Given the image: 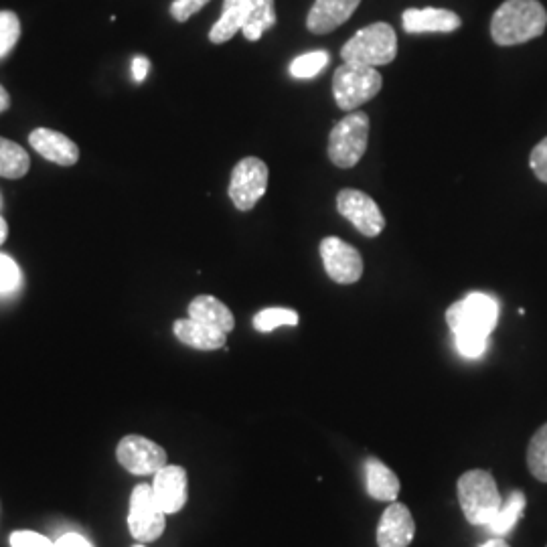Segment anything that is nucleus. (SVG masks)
<instances>
[{"label":"nucleus","mask_w":547,"mask_h":547,"mask_svg":"<svg viewBox=\"0 0 547 547\" xmlns=\"http://www.w3.org/2000/svg\"><path fill=\"white\" fill-rule=\"evenodd\" d=\"M499 321V302L485 292H471L446 310V323L460 355L477 359L487 351Z\"/></svg>","instance_id":"obj_1"},{"label":"nucleus","mask_w":547,"mask_h":547,"mask_svg":"<svg viewBox=\"0 0 547 547\" xmlns=\"http://www.w3.org/2000/svg\"><path fill=\"white\" fill-rule=\"evenodd\" d=\"M547 13L539 0H507L491 21V37L501 47L523 45L543 35Z\"/></svg>","instance_id":"obj_2"},{"label":"nucleus","mask_w":547,"mask_h":547,"mask_svg":"<svg viewBox=\"0 0 547 547\" xmlns=\"http://www.w3.org/2000/svg\"><path fill=\"white\" fill-rule=\"evenodd\" d=\"M458 503L468 523L487 527L491 519L499 513L503 497L497 489V483L489 471H468L458 479Z\"/></svg>","instance_id":"obj_3"},{"label":"nucleus","mask_w":547,"mask_h":547,"mask_svg":"<svg viewBox=\"0 0 547 547\" xmlns=\"http://www.w3.org/2000/svg\"><path fill=\"white\" fill-rule=\"evenodd\" d=\"M398 55V35L392 25L373 23L357 31L341 49V57L347 63H359L369 67L389 65Z\"/></svg>","instance_id":"obj_4"},{"label":"nucleus","mask_w":547,"mask_h":547,"mask_svg":"<svg viewBox=\"0 0 547 547\" xmlns=\"http://www.w3.org/2000/svg\"><path fill=\"white\" fill-rule=\"evenodd\" d=\"M383 86V77L377 67L343 61L333 75V96L337 108L355 112L359 106L373 100Z\"/></svg>","instance_id":"obj_5"},{"label":"nucleus","mask_w":547,"mask_h":547,"mask_svg":"<svg viewBox=\"0 0 547 547\" xmlns=\"http://www.w3.org/2000/svg\"><path fill=\"white\" fill-rule=\"evenodd\" d=\"M369 144V116L361 110L349 112L329 134V159L339 169H353Z\"/></svg>","instance_id":"obj_6"},{"label":"nucleus","mask_w":547,"mask_h":547,"mask_svg":"<svg viewBox=\"0 0 547 547\" xmlns=\"http://www.w3.org/2000/svg\"><path fill=\"white\" fill-rule=\"evenodd\" d=\"M167 513L156 503L152 485H138L130 497L128 529L138 543H152L163 535Z\"/></svg>","instance_id":"obj_7"},{"label":"nucleus","mask_w":547,"mask_h":547,"mask_svg":"<svg viewBox=\"0 0 547 547\" xmlns=\"http://www.w3.org/2000/svg\"><path fill=\"white\" fill-rule=\"evenodd\" d=\"M268 165L258 156H246L233 167L229 181V199L240 211H252L268 189Z\"/></svg>","instance_id":"obj_8"},{"label":"nucleus","mask_w":547,"mask_h":547,"mask_svg":"<svg viewBox=\"0 0 547 547\" xmlns=\"http://www.w3.org/2000/svg\"><path fill=\"white\" fill-rule=\"evenodd\" d=\"M116 458L122 468L136 477H146L159 473L167 466V452L161 444H156L144 436L128 434L120 440L116 448Z\"/></svg>","instance_id":"obj_9"},{"label":"nucleus","mask_w":547,"mask_h":547,"mask_svg":"<svg viewBox=\"0 0 547 547\" xmlns=\"http://www.w3.org/2000/svg\"><path fill=\"white\" fill-rule=\"evenodd\" d=\"M337 211L349 219L365 238H377L385 229V217L379 205L363 191L343 189L337 195Z\"/></svg>","instance_id":"obj_10"},{"label":"nucleus","mask_w":547,"mask_h":547,"mask_svg":"<svg viewBox=\"0 0 547 547\" xmlns=\"http://www.w3.org/2000/svg\"><path fill=\"white\" fill-rule=\"evenodd\" d=\"M325 270L329 278L337 284H355L363 276L361 254L341 238H325L319 246Z\"/></svg>","instance_id":"obj_11"},{"label":"nucleus","mask_w":547,"mask_h":547,"mask_svg":"<svg viewBox=\"0 0 547 547\" xmlns=\"http://www.w3.org/2000/svg\"><path fill=\"white\" fill-rule=\"evenodd\" d=\"M152 493L167 515L179 513L189 499V479L185 468L179 464L163 466L159 473H154Z\"/></svg>","instance_id":"obj_12"},{"label":"nucleus","mask_w":547,"mask_h":547,"mask_svg":"<svg viewBox=\"0 0 547 547\" xmlns=\"http://www.w3.org/2000/svg\"><path fill=\"white\" fill-rule=\"evenodd\" d=\"M416 535V523L404 503L394 501L389 505L377 525L379 547H408Z\"/></svg>","instance_id":"obj_13"},{"label":"nucleus","mask_w":547,"mask_h":547,"mask_svg":"<svg viewBox=\"0 0 547 547\" xmlns=\"http://www.w3.org/2000/svg\"><path fill=\"white\" fill-rule=\"evenodd\" d=\"M361 0H315L306 17V27L315 35H327L347 23Z\"/></svg>","instance_id":"obj_14"},{"label":"nucleus","mask_w":547,"mask_h":547,"mask_svg":"<svg viewBox=\"0 0 547 547\" xmlns=\"http://www.w3.org/2000/svg\"><path fill=\"white\" fill-rule=\"evenodd\" d=\"M29 142L43 156V159L55 165L71 167L80 161V148H77V144L61 132H55L49 128H37L31 132Z\"/></svg>","instance_id":"obj_15"},{"label":"nucleus","mask_w":547,"mask_h":547,"mask_svg":"<svg viewBox=\"0 0 547 547\" xmlns=\"http://www.w3.org/2000/svg\"><path fill=\"white\" fill-rule=\"evenodd\" d=\"M404 31L412 35L420 33H454L460 29L462 21L456 13L448 9H408L402 15Z\"/></svg>","instance_id":"obj_16"},{"label":"nucleus","mask_w":547,"mask_h":547,"mask_svg":"<svg viewBox=\"0 0 547 547\" xmlns=\"http://www.w3.org/2000/svg\"><path fill=\"white\" fill-rule=\"evenodd\" d=\"M189 319L199 321L207 327H213L221 333H231L236 329V319H233V312L215 296H197L189 304Z\"/></svg>","instance_id":"obj_17"},{"label":"nucleus","mask_w":547,"mask_h":547,"mask_svg":"<svg viewBox=\"0 0 547 547\" xmlns=\"http://www.w3.org/2000/svg\"><path fill=\"white\" fill-rule=\"evenodd\" d=\"M175 337L193 349L199 351H215V349H223L225 341H227V333H221L213 327H207L199 321L193 319H179L173 325Z\"/></svg>","instance_id":"obj_18"},{"label":"nucleus","mask_w":547,"mask_h":547,"mask_svg":"<svg viewBox=\"0 0 547 547\" xmlns=\"http://www.w3.org/2000/svg\"><path fill=\"white\" fill-rule=\"evenodd\" d=\"M250 13V0H223V11L219 21L209 31V41L215 45L227 43L244 29Z\"/></svg>","instance_id":"obj_19"},{"label":"nucleus","mask_w":547,"mask_h":547,"mask_svg":"<svg viewBox=\"0 0 547 547\" xmlns=\"http://www.w3.org/2000/svg\"><path fill=\"white\" fill-rule=\"evenodd\" d=\"M365 475H367V493L377 501H389L394 503L400 495V479L377 458L365 460Z\"/></svg>","instance_id":"obj_20"},{"label":"nucleus","mask_w":547,"mask_h":547,"mask_svg":"<svg viewBox=\"0 0 547 547\" xmlns=\"http://www.w3.org/2000/svg\"><path fill=\"white\" fill-rule=\"evenodd\" d=\"M31 167L29 154L17 142L0 136V177L21 179Z\"/></svg>","instance_id":"obj_21"},{"label":"nucleus","mask_w":547,"mask_h":547,"mask_svg":"<svg viewBox=\"0 0 547 547\" xmlns=\"http://www.w3.org/2000/svg\"><path fill=\"white\" fill-rule=\"evenodd\" d=\"M276 21L274 0H250V13L242 33L248 41H258L268 29L276 25Z\"/></svg>","instance_id":"obj_22"},{"label":"nucleus","mask_w":547,"mask_h":547,"mask_svg":"<svg viewBox=\"0 0 547 547\" xmlns=\"http://www.w3.org/2000/svg\"><path fill=\"white\" fill-rule=\"evenodd\" d=\"M525 495L521 491H513L507 499H503V505L499 509V513L491 519V523L487 525V529L495 535H505L509 533L515 523L521 519L523 511H525Z\"/></svg>","instance_id":"obj_23"},{"label":"nucleus","mask_w":547,"mask_h":547,"mask_svg":"<svg viewBox=\"0 0 547 547\" xmlns=\"http://www.w3.org/2000/svg\"><path fill=\"white\" fill-rule=\"evenodd\" d=\"M527 466L533 479L547 483V424H543L527 446Z\"/></svg>","instance_id":"obj_24"},{"label":"nucleus","mask_w":547,"mask_h":547,"mask_svg":"<svg viewBox=\"0 0 547 547\" xmlns=\"http://www.w3.org/2000/svg\"><path fill=\"white\" fill-rule=\"evenodd\" d=\"M298 312L290 308H264L254 317V329L260 333H270L278 327H296Z\"/></svg>","instance_id":"obj_25"},{"label":"nucleus","mask_w":547,"mask_h":547,"mask_svg":"<svg viewBox=\"0 0 547 547\" xmlns=\"http://www.w3.org/2000/svg\"><path fill=\"white\" fill-rule=\"evenodd\" d=\"M331 61L329 51H310L296 57L290 63V75L296 80H310V77L319 75Z\"/></svg>","instance_id":"obj_26"},{"label":"nucleus","mask_w":547,"mask_h":547,"mask_svg":"<svg viewBox=\"0 0 547 547\" xmlns=\"http://www.w3.org/2000/svg\"><path fill=\"white\" fill-rule=\"evenodd\" d=\"M21 37V21L13 11H0V57L9 55Z\"/></svg>","instance_id":"obj_27"},{"label":"nucleus","mask_w":547,"mask_h":547,"mask_svg":"<svg viewBox=\"0 0 547 547\" xmlns=\"http://www.w3.org/2000/svg\"><path fill=\"white\" fill-rule=\"evenodd\" d=\"M21 284V270L17 262L5 254H0V294L15 292Z\"/></svg>","instance_id":"obj_28"},{"label":"nucleus","mask_w":547,"mask_h":547,"mask_svg":"<svg viewBox=\"0 0 547 547\" xmlns=\"http://www.w3.org/2000/svg\"><path fill=\"white\" fill-rule=\"evenodd\" d=\"M529 167L541 183H547V136L531 150Z\"/></svg>","instance_id":"obj_29"},{"label":"nucleus","mask_w":547,"mask_h":547,"mask_svg":"<svg viewBox=\"0 0 547 547\" xmlns=\"http://www.w3.org/2000/svg\"><path fill=\"white\" fill-rule=\"evenodd\" d=\"M207 3H209V0H175V3L171 5V15L177 23H187Z\"/></svg>","instance_id":"obj_30"},{"label":"nucleus","mask_w":547,"mask_h":547,"mask_svg":"<svg viewBox=\"0 0 547 547\" xmlns=\"http://www.w3.org/2000/svg\"><path fill=\"white\" fill-rule=\"evenodd\" d=\"M11 547H53V541L35 531H15L11 535Z\"/></svg>","instance_id":"obj_31"},{"label":"nucleus","mask_w":547,"mask_h":547,"mask_svg":"<svg viewBox=\"0 0 547 547\" xmlns=\"http://www.w3.org/2000/svg\"><path fill=\"white\" fill-rule=\"evenodd\" d=\"M53 547H96V545L80 533H65L53 543Z\"/></svg>","instance_id":"obj_32"},{"label":"nucleus","mask_w":547,"mask_h":547,"mask_svg":"<svg viewBox=\"0 0 547 547\" xmlns=\"http://www.w3.org/2000/svg\"><path fill=\"white\" fill-rule=\"evenodd\" d=\"M148 69H150V61L146 57L138 55V57L132 59V75H134V82L136 84H142L146 80Z\"/></svg>","instance_id":"obj_33"},{"label":"nucleus","mask_w":547,"mask_h":547,"mask_svg":"<svg viewBox=\"0 0 547 547\" xmlns=\"http://www.w3.org/2000/svg\"><path fill=\"white\" fill-rule=\"evenodd\" d=\"M11 106V98H9V92L0 86V114H3L5 110H9Z\"/></svg>","instance_id":"obj_34"},{"label":"nucleus","mask_w":547,"mask_h":547,"mask_svg":"<svg viewBox=\"0 0 547 547\" xmlns=\"http://www.w3.org/2000/svg\"><path fill=\"white\" fill-rule=\"evenodd\" d=\"M7 236H9V225H7V221L3 217H0V246L5 244Z\"/></svg>","instance_id":"obj_35"},{"label":"nucleus","mask_w":547,"mask_h":547,"mask_svg":"<svg viewBox=\"0 0 547 547\" xmlns=\"http://www.w3.org/2000/svg\"><path fill=\"white\" fill-rule=\"evenodd\" d=\"M481 547H509V543L503 541V539H489V541L483 543Z\"/></svg>","instance_id":"obj_36"},{"label":"nucleus","mask_w":547,"mask_h":547,"mask_svg":"<svg viewBox=\"0 0 547 547\" xmlns=\"http://www.w3.org/2000/svg\"><path fill=\"white\" fill-rule=\"evenodd\" d=\"M134 547H144V543H138V545H134Z\"/></svg>","instance_id":"obj_37"}]
</instances>
